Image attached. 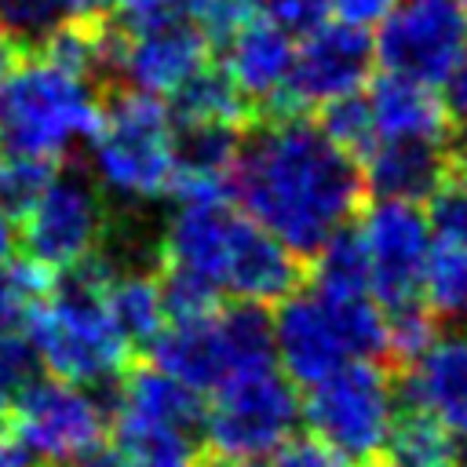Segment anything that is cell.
Here are the masks:
<instances>
[{
    "instance_id": "obj_26",
    "label": "cell",
    "mask_w": 467,
    "mask_h": 467,
    "mask_svg": "<svg viewBox=\"0 0 467 467\" xmlns=\"http://www.w3.org/2000/svg\"><path fill=\"white\" fill-rule=\"evenodd\" d=\"M420 303L438 321H460L467 314V248L431 241L420 274Z\"/></svg>"
},
{
    "instance_id": "obj_10",
    "label": "cell",
    "mask_w": 467,
    "mask_h": 467,
    "mask_svg": "<svg viewBox=\"0 0 467 467\" xmlns=\"http://www.w3.org/2000/svg\"><path fill=\"white\" fill-rule=\"evenodd\" d=\"M376 69V51L368 29L347 26V22H321L310 33L299 36L292 51V69L285 77V88L259 117L277 113H306L325 99L361 91Z\"/></svg>"
},
{
    "instance_id": "obj_29",
    "label": "cell",
    "mask_w": 467,
    "mask_h": 467,
    "mask_svg": "<svg viewBox=\"0 0 467 467\" xmlns=\"http://www.w3.org/2000/svg\"><path fill=\"white\" fill-rule=\"evenodd\" d=\"M55 161L44 157H22V153H0V208L18 223L29 204L40 197L47 179L55 175Z\"/></svg>"
},
{
    "instance_id": "obj_9",
    "label": "cell",
    "mask_w": 467,
    "mask_h": 467,
    "mask_svg": "<svg viewBox=\"0 0 467 467\" xmlns=\"http://www.w3.org/2000/svg\"><path fill=\"white\" fill-rule=\"evenodd\" d=\"M4 423L40 467H58L106 441L109 401L99 394V387L36 372L29 387L15 398Z\"/></svg>"
},
{
    "instance_id": "obj_22",
    "label": "cell",
    "mask_w": 467,
    "mask_h": 467,
    "mask_svg": "<svg viewBox=\"0 0 467 467\" xmlns=\"http://www.w3.org/2000/svg\"><path fill=\"white\" fill-rule=\"evenodd\" d=\"M109 431L131 467H208L201 431L193 427L109 412Z\"/></svg>"
},
{
    "instance_id": "obj_8",
    "label": "cell",
    "mask_w": 467,
    "mask_h": 467,
    "mask_svg": "<svg viewBox=\"0 0 467 467\" xmlns=\"http://www.w3.org/2000/svg\"><path fill=\"white\" fill-rule=\"evenodd\" d=\"M109 208L88 168L62 161L29 212L18 219V244L44 270H66L106 244Z\"/></svg>"
},
{
    "instance_id": "obj_34",
    "label": "cell",
    "mask_w": 467,
    "mask_h": 467,
    "mask_svg": "<svg viewBox=\"0 0 467 467\" xmlns=\"http://www.w3.org/2000/svg\"><path fill=\"white\" fill-rule=\"evenodd\" d=\"M259 467H354V463L317 434H292Z\"/></svg>"
},
{
    "instance_id": "obj_39",
    "label": "cell",
    "mask_w": 467,
    "mask_h": 467,
    "mask_svg": "<svg viewBox=\"0 0 467 467\" xmlns=\"http://www.w3.org/2000/svg\"><path fill=\"white\" fill-rule=\"evenodd\" d=\"M15 248H18V223L0 208V259L15 255Z\"/></svg>"
},
{
    "instance_id": "obj_1",
    "label": "cell",
    "mask_w": 467,
    "mask_h": 467,
    "mask_svg": "<svg viewBox=\"0 0 467 467\" xmlns=\"http://www.w3.org/2000/svg\"><path fill=\"white\" fill-rule=\"evenodd\" d=\"M230 197L292 252L310 255L339 226L354 223L365 182L358 157L339 150L310 117L277 113L241 135Z\"/></svg>"
},
{
    "instance_id": "obj_16",
    "label": "cell",
    "mask_w": 467,
    "mask_h": 467,
    "mask_svg": "<svg viewBox=\"0 0 467 467\" xmlns=\"http://www.w3.org/2000/svg\"><path fill=\"white\" fill-rule=\"evenodd\" d=\"M208 58H212V47L190 18H164L157 26L128 33L117 84L164 99Z\"/></svg>"
},
{
    "instance_id": "obj_18",
    "label": "cell",
    "mask_w": 467,
    "mask_h": 467,
    "mask_svg": "<svg viewBox=\"0 0 467 467\" xmlns=\"http://www.w3.org/2000/svg\"><path fill=\"white\" fill-rule=\"evenodd\" d=\"M358 168L368 193L423 204L452 175V146L427 139H376L358 157Z\"/></svg>"
},
{
    "instance_id": "obj_15",
    "label": "cell",
    "mask_w": 467,
    "mask_h": 467,
    "mask_svg": "<svg viewBox=\"0 0 467 467\" xmlns=\"http://www.w3.org/2000/svg\"><path fill=\"white\" fill-rule=\"evenodd\" d=\"M398 394L409 409L427 412L460 441H467V328L434 332V339L401 365Z\"/></svg>"
},
{
    "instance_id": "obj_32",
    "label": "cell",
    "mask_w": 467,
    "mask_h": 467,
    "mask_svg": "<svg viewBox=\"0 0 467 467\" xmlns=\"http://www.w3.org/2000/svg\"><path fill=\"white\" fill-rule=\"evenodd\" d=\"M423 204H427L423 215L431 226V241L467 248V182L449 175Z\"/></svg>"
},
{
    "instance_id": "obj_13",
    "label": "cell",
    "mask_w": 467,
    "mask_h": 467,
    "mask_svg": "<svg viewBox=\"0 0 467 467\" xmlns=\"http://www.w3.org/2000/svg\"><path fill=\"white\" fill-rule=\"evenodd\" d=\"M270 314V343L274 365L299 387H314L332 368L350 361V347L328 303L314 288H292L285 299L274 303Z\"/></svg>"
},
{
    "instance_id": "obj_37",
    "label": "cell",
    "mask_w": 467,
    "mask_h": 467,
    "mask_svg": "<svg viewBox=\"0 0 467 467\" xmlns=\"http://www.w3.org/2000/svg\"><path fill=\"white\" fill-rule=\"evenodd\" d=\"M390 7H394V0H328V15H336L339 22L358 26V29H376Z\"/></svg>"
},
{
    "instance_id": "obj_11",
    "label": "cell",
    "mask_w": 467,
    "mask_h": 467,
    "mask_svg": "<svg viewBox=\"0 0 467 467\" xmlns=\"http://www.w3.org/2000/svg\"><path fill=\"white\" fill-rule=\"evenodd\" d=\"M467 47V7L463 0H394L387 18L376 26L372 51L376 66L423 84H434Z\"/></svg>"
},
{
    "instance_id": "obj_4",
    "label": "cell",
    "mask_w": 467,
    "mask_h": 467,
    "mask_svg": "<svg viewBox=\"0 0 467 467\" xmlns=\"http://www.w3.org/2000/svg\"><path fill=\"white\" fill-rule=\"evenodd\" d=\"M175 120L161 95L106 84L99 106V128L88 142V171L102 193L124 204H150L171 193Z\"/></svg>"
},
{
    "instance_id": "obj_19",
    "label": "cell",
    "mask_w": 467,
    "mask_h": 467,
    "mask_svg": "<svg viewBox=\"0 0 467 467\" xmlns=\"http://www.w3.org/2000/svg\"><path fill=\"white\" fill-rule=\"evenodd\" d=\"M296 36L252 11V18L226 40L223 47V69L248 99L252 113H266L277 91L285 88V77L292 69Z\"/></svg>"
},
{
    "instance_id": "obj_7",
    "label": "cell",
    "mask_w": 467,
    "mask_h": 467,
    "mask_svg": "<svg viewBox=\"0 0 467 467\" xmlns=\"http://www.w3.org/2000/svg\"><path fill=\"white\" fill-rule=\"evenodd\" d=\"M401 394L379 358H350L303 394V423L310 434L343 452L354 467L379 463Z\"/></svg>"
},
{
    "instance_id": "obj_31",
    "label": "cell",
    "mask_w": 467,
    "mask_h": 467,
    "mask_svg": "<svg viewBox=\"0 0 467 467\" xmlns=\"http://www.w3.org/2000/svg\"><path fill=\"white\" fill-rule=\"evenodd\" d=\"M69 15L66 0H0V29L29 55Z\"/></svg>"
},
{
    "instance_id": "obj_36",
    "label": "cell",
    "mask_w": 467,
    "mask_h": 467,
    "mask_svg": "<svg viewBox=\"0 0 467 467\" xmlns=\"http://www.w3.org/2000/svg\"><path fill=\"white\" fill-rule=\"evenodd\" d=\"M438 95H441V106H445L452 128L456 131H467V47L449 66V73L438 80Z\"/></svg>"
},
{
    "instance_id": "obj_3",
    "label": "cell",
    "mask_w": 467,
    "mask_h": 467,
    "mask_svg": "<svg viewBox=\"0 0 467 467\" xmlns=\"http://www.w3.org/2000/svg\"><path fill=\"white\" fill-rule=\"evenodd\" d=\"M102 88L51 66L40 55H22L0 80V153L73 161L99 128Z\"/></svg>"
},
{
    "instance_id": "obj_20",
    "label": "cell",
    "mask_w": 467,
    "mask_h": 467,
    "mask_svg": "<svg viewBox=\"0 0 467 467\" xmlns=\"http://www.w3.org/2000/svg\"><path fill=\"white\" fill-rule=\"evenodd\" d=\"M365 88L376 139H427L452 146L456 128L434 84L379 69V77H368Z\"/></svg>"
},
{
    "instance_id": "obj_40",
    "label": "cell",
    "mask_w": 467,
    "mask_h": 467,
    "mask_svg": "<svg viewBox=\"0 0 467 467\" xmlns=\"http://www.w3.org/2000/svg\"><path fill=\"white\" fill-rule=\"evenodd\" d=\"M22 55H26V51H22V47H18V44H15V40H11L4 29H0V80H4V77L15 69V62H18Z\"/></svg>"
},
{
    "instance_id": "obj_35",
    "label": "cell",
    "mask_w": 467,
    "mask_h": 467,
    "mask_svg": "<svg viewBox=\"0 0 467 467\" xmlns=\"http://www.w3.org/2000/svg\"><path fill=\"white\" fill-rule=\"evenodd\" d=\"M252 7L292 36L310 33L328 18V0H252Z\"/></svg>"
},
{
    "instance_id": "obj_14",
    "label": "cell",
    "mask_w": 467,
    "mask_h": 467,
    "mask_svg": "<svg viewBox=\"0 0 467 467\" xmlns=\"http://www.w3.org/2000/svg\"><path fill=\"white\" fill-rule=\"evenodd\" d=\"M244 212L230 193H175V208L161 230V266L186 270L223 292V270Z\"/></svg>"
},
{
    "instance_id": "obj_42",
    "label": "cell",
    "mask_w": 467,
    "mask_h": 467,
    "mask_svg": "<svg viewBox=\"0 0 467 467\" xmlns=\"http://www.w3.org/2000/svg\"><path fill=\"white\" fill-rule=\"evenodd\" d=\"M255 467H259V463H255Z\"/></svg>"
},
{
    "instance_id": "obj_17",
    "label": "cell",
    "mask_w": 467,
    "mask_h": 467,
    "mask_svg": "<svg viewBox=\"0 0 467 467\" xmlns=\"http://www.w3.org/2000/svg\"><path fill=\"white\" fill-rule=\"evenodd\" d=\"M299 259H303L299 252H292L285 241H277L270 230H263L244 215L226 255L223 296H234L255 306H274L292 288H299V277H303Z\"/></svg>"
},
{
    "instance_id": "obj_27",
    "label": "cell",
    "mask_w": 467,
    "mask_h": 467,
    "mask_svg": "<svg viewBox=\"0 0 467 467\" xmlns=\"http://www.w3.org/2000/svg\"><path fill=\"white\" fill-rule=\"evenodd\" d=\"M47 285H51V270L33 263L29 255L0 259V336L26 328L29 310L47 292Z\"/></svg>"
},
{
    "instance_id": "obj_38",
    "label": "cell",
    "mask_w": 467,
    "mask_h": 467,
    "mask_svg": "<svg viewBox=\"0 0 467 467\" xmlns=\"http://www.w3.org/2000/svg\"><path fill=\"white\" fill-rule=\"evenodd\" d=\"M58 467H131V463L124 460V452H120L117 445L99 441V445H91L88 452H80V456H73V460H66V463H58Z\"/></svg>"
},
{
    "instance_id": "obj_12",
    "label": "cell",
    "mask_w": 467,
    "mask_h": 467,
    "mask_svg": "<svg viewBox=\"0 0 467 467\" xmlns=\"http://www.w3.org/2000/svg\"><path fill=\"white\" fill-rule=\"evenodd\" d=\"M354 230L365 252L372 299L379 306L420 299V274L431 252V226H427L423 204L376 197Z\"/></svg>"
},
{
    "instance_id": "obj_33",
    "label": "cell",
    "mask_w": 467,
    "mask_h": 467,
    "mask_svg": "<svg viewBox=\"0 0 467 467\" xmlns=\"http://www.w3.org/2000/svg\"><path fill=\"white\" fill-rule=\"evenodd\" d=\"M36 372H40V361H36L29 336H22V332L0 336V423L7 420L15 398L29 387V379Z\"/></svg>"
},
{
    "instance_id": "obj_6",
    "label": "cell",
    "mask_w": 467,
    "mask_h": 467,
    "mask_svg": "<svg viewBox=\"0 0 467 467\" xmlns=\"http://www.w3.org/2000/svg\"><path fill=\"white\" fill-rule=\"evenodd\" d=\"M146 350L153 365L179 376L193 390L208 394L237 372L274 365L270 314L266 306L244 299L219 303L201 317L168 321Z\"/></svg>"
},
{
    "instance_id": "obj_5",
    "label": "cell",
    "mask_w": 467,
    "mask_h": 467,
    "mask_svg": "<svg viewBox=\"0 0 467 467\" xmlns=\"http://www.w3.org/2000/svg\"><path fill=\"white\" fill-rule=\"evenodd\" d=\"M303 423V394L277 368L259 365L208 390L201 445L219 467H255Z\"/></svg>"
},
{
    "instance_id": "obj_24",
    "label": "cell",
    "mask_w": 467,
    "mask_h": 467,
    "mask_svg": "<svg viewBox=\"0 0 467 467\" xmlns=\"http://www.w3.org/2000/svg\"><path fill=\"white\" fill-rule=\"evenodd\" d=\"M164 106L171 120H223V124H248L252 106L241 95V88L230 80L223 62L197 66L171 95H164Z\"/></svg>"
},
{
    "instance_id": "obj_21",
    "label": "cell",
    "mask_w": 467,
    "mask_h": 467,
    "mask_svg": "<svg viewBox=\"0 0 467 467\" xmlns=\"http://www.w3.org/2000/svg\"><path fill=\"white\" fill-rule=\"evenodd\" d=\"M241 124L223 120H175L171 193H230V171L241 150Z\"/></svg>"
},
{
    "instance_id": "obj_23",
    "label": "cell",
    "mask_w": 467,
    "mask_h": 467,
    "mask_svg": "<svg viewBox=\"0 0 467 467\" xmlns=\"http://www.w3.org/2000/svg\"><path fill=\"white\" fill-rule=\"evenodd\" d=\"M102 303H106V314L113 317V325L120 328V336L139 350H146L157 332L168 325V314H164V296H161V281L157 274H146V270H128V266H117L102 288Z\"/></svg>"
},
{
    "instance_id": "obj_30",
    "label": "cell",
    "mask_w": 467,
    "mask_h": 467,
    "mask_svg": "<svg viewBox=\"0 0 467 467\" xmlns=\"http://www.w3.org/2000/svg\"><path fill=\"white\" fill-rule=\"evenodd\" d=\"M383 328H387L383 354L394 358L398 365H405L434 339L438 317L420 299H409V303H398V306H383Z\"/></svg>"
},
{
    "instance_id": "obj_25",
    "label": "cell",
    "mask_w": 467,
    "mask_h": 467,
    "mask_svg": "<svg viewBox=\"0 0 467 467\" xmlns=\"http://www.w3.org/2000/svg\"><path fill=\"white\" fill-rule=\"evenodd\" d=\"M460 438L420 409L398 412L383 445V467H456Z\"/></svg>"
},
{
    "instance_id": "obj_2",
    "label": "cell",
    "mask_w": 467,
    "mask_h": 467,
    "mask_svg": "<svg viewBox=\"0 0 467 467\" xmlns=\"http://www.w3.org/2000/svg\"><path fill=\"white\" fill-rule=\"evenodd\" d=\"M113 270L117 263L102 244L80 263L51 274L47 292L26 321V336L44 372L84 387H109L131 365L135 347L120 336L102 303V288Z\"/></svg>"
},
{
    "instance_id": "obj_41",
    "label": "cell",
    "mask_w": 467,
    "mask_h": 467,
    "mask_svg": "<svg viewBox=\"0 0 467 467\" xmlns=\"http://www.w3.org/2000/svg\"><path fill=\"white\" fill-rule=\"evenodd\" d=\"M452 168H456V179H463V182H467V139L452 150Z\"/></svg>"
},
{
    "instance_id": "obj_28",
    "label": "cell",
    "mask_w": 467,
    "mask_h": 467,
    "mask_svg": "<svg viewBox=\"0 0 467 467\" xmlns=\"http://www.w3.org/2000/svg\"><path fill=\"white\" fill-rule=\"evenodd\" d=\"M314 109H317L314 124H317L339 150H347L350 157H361V153L376 142V128H372L368 102H365V88H361V91L336 95V99H325V102H317Z\"/></svg>"
}]
</instances>
